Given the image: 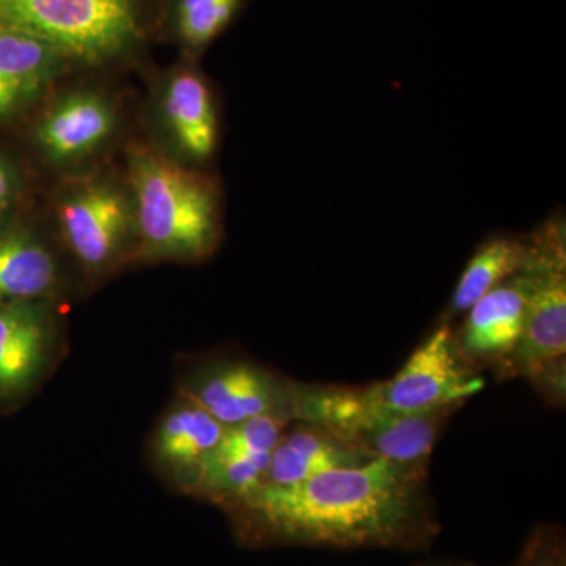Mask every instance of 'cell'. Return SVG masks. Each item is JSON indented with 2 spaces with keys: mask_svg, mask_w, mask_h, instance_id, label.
<instances>
[{
  "mask_svg": "<svg viewBox=\"0 0 566 566\" xmlns=\"http://www.w3.org/2000/svg\"><path fill=\"white\" fill-rule=\"evenodd\" d=\"M163 112L175 142L193 159L210 158L218 142V118L202 77L182 71L167 84Z\"/></svg>",
  "mask_w": 566,
  "mask_h": 566,
  "instance_id": "obj_16",
  "label": "cell"
},
{
  "mask_svg": "<svg viewBox=\"0 0 566 566\" xmlns=\"http://www.w3.org/2000/svg\"><path fill=\"white\" fill-rule=\"evenodd\" d=\"M132 218L125 196L106 182L84 186L59 205V221L66 243L92 271L114 262L125 243Z\"/></svg>",
  "mask_w": 566,
  "mask_h": 566,
  "instance_id": "obj_7",
  "label": "cell"
},
{
  "mask_svg": "<svg viewBox=\"0 0 566 566\" xmlns=\"http://www.w3.org/2000/svg\"><path fill=\"white\" fill-rule=\"evenodd\" d=\"M543 566H560V565H543Z\"/></svg>",
  "mask_w": 566,
  "mask_h": 566,
  "instance_id": "obj_22",
  "label": "cell"
},
{
  "mask_svg": "<svg viewBox=\"0 0 566 566\" xmlns=\"http://www.w3.org/2000/svg\"><path fill=\"white\" fill-rule=\"evenodd\" d=\"M129 180L133 218L148 255L196 259L210 251L218 230L210 182L144 148L129 159Z\"/></svg>",
  "mask_w": 566,
  "mask_h": 566,
  "instance_id": "obj_2",
  "label": "cell"
},
{
  "mask_svg": "<svg viewBox=\"0 0 566 566\" xmlns=\"http://www.w3.org/2000/svg\"><path fill=\"white\" fill-rule=\"evenodd\" d=\"M565 256V240L549 245L535 266L495 286L469 308L461 345L475 359H506L523 333L528 301L547 263Z\"/></svg>",
  "mask_w": 566,
  "mask_h": 566,
  "instance_id": "obj_6",
  "label": "cell"
},
{
  "mask_svg": "<svg viewBox=\"0 0 566 566\" xmlns=\"http://www.w3.org/2000/svg\"><path fill=\"white\" fill-rule=\"evenodd\" d=\"M368 460L371 458L344 444L322 428L307 423L282 434L271 455L264 485H292L322 472L353 468Z\"/></svg>",
  "mask_w": 566,
  "mask_h": 566,
  "instance_id": "obj_13",
  "label": "cell"
},
{
  "mask_svg": "<svg viewBox=\"0 0 566 566\" xmlns=\"http://www.w3.org/2000/svg\"><path fill=\"white\" fill-rule=\"evenodd\" d=\"M61 57L35 36L0 28V118L39 95L54 76Z\"/></svg>",
  "mask_w": 566,
  "mask_h": 566,
  "instance_id": "obj_14",
  "label": "cell"
},
{
  "mask_svg": "<svg viewBox=\"0 0 566 566\" xmlns=\"http://www.w3.org/2000/svg\"><path fill=\"white\" fill-rule=\"evenodd\" d=\"M0 28L87 63L115 57L139 33L134 0H0Z\"/></svg>",
  "mask_w": 566,
  "mask_h": 566,
  "instance_id": "obj_4",
  "label": "cell"
},
{
  "mask_svg": "<svg viewBox=\"0 0 566 566\" xmlns=\"http://www.w3.org/2000/svg\"><path fill=\"white\" fill-rule=\"evenodd\" d=\"M566 353L565 256L547 263L528 301L523 333L505 365L515 375L536 376L564 359Z\"/></svg>",
  "mask_w": 566,
  "mask_h": 566,
  "instance_id": "obj_9",
  "label": "cell"
},
{
  "mask_svg": "<svg viewBox=\"0 0 566 566\" xmlns=\"http://www.w3.org/2000/svg\"><path fill=\"white\" fill-rule=\"evenodd\" d=\"M182 397L199 405L223 427L259 416H292V395L273 376L248 364L218 365L202 371L185 387Z\"/></svg>",
  "mask_w": 566,
  "mask_h": 566,
  "instance_id": "obj_8",
  "label": "cell"
},
{
  "mask_svg": "<svg viewBox=\"0 0 566 566\" xmlns=\"http://www.w3.org/2000/svg\"><path fill=\"white\" fill-rule=\"evenodd\" d=\"M226 427L208 415L199 405L182 397L159 423L156 430L155 457L163 465L177 474L196 476Z\"/></svg>",
  "mask_w": 566,
  "mask_h": 566,
  "instance_id": "obj_15",
  "label": "cell"
},
{
  "mask_svg": "<svg viewBox=\"0 0 566 566\" xmlns=\"http://www.w3.org/2000/svg\"><path fill=\"white\" fill-rule=\"evenodd\" d=\"M11 189H13V182H11L9 169L0 161V211L9 205Z\"/></svg>",
  "mask_w": 566,
  "mask_h": 566,
  "instance_id": "obj_21",
  "label": "cell"
},
{
  "mask_svg": "<svg viewBox=\"0 0 566 566\" xmlns=\"http://www.w3.org/2000/svg\"><path fill=\"white\" fill-rule=\"evenodd\" d=\"M243 6V0H181L178 17L182 40L200 48L226 31Z\"/></svg>",
  "mask_w": 566,
  "mask_h": 566,
  "instance_id": "obj_20",
  "label": "cell"
},
{
  "mask_svg": "<svg viewBox=\"0 0 566 566\" xmlns=\"http://www.w3.org/2000/svg\"><path fill=\"white\" fill-rule=\"evenodd\" d=\"M289 415L259 416L232 427H226L221 441L207 458L232 460V458L271 457L289 424Z\"/></svg>",
  "mask_w": 566,
  "mask_h": 566,
  "instance_id": "obj_19",
  "label": "cell"
},
{
  "mask_svg": "<svg viewBox=\"0 0 566 566\" xmlns=\"http://www.w3.org/2000/svg\"><path fill=\"white\" fill-rule=\"evenodd\" d=\"M57 282L54 259L32 237H0V300L25 301L46 296Z\"/></svg>",
  "mask_w": 566,
  "mask_h": 566,
  "instance_id": "obj_17",
  "label": "cell"
},
{
  "mask_svg": "<svg viewBox=\"0 0 566 566\" xmlns=\"http://www.w3.org/2000/svg\"><path fill=\"white\" fill-rule=\"evenodd\" d=\"M114 123V111L102 96L77 92L48 111L36 137L52 161H73L98 148Z\"/></svg>",
  "mask_w": 566,
  "mask_h": 566,
  "instance_id": "obj_11",
  "label": "cell"
},
{
  "mask_svg": "<svg viewBox=\"0 0 566 566\" xmlns=\"http://www.w3.org/2000/svg\"><path fill=\"white\" fill-rule=\"evenodd\" d=\"M270 464L271 457L232 460L207 458L192 480L205 493L243 501L264 485Z\"/></svg>",
  "mask_w": 566,
  "mask_h": 566,
  "instance_id": "obj_18",
  "label": "cell"
},
{
  "mask_svg": "<svg viewBox=\"0 0 566 566\" xmlns=\"http://www.w3.org/2000/svg\"><path fill=\"white\" fill-rule=\"evenodd\" d=\"M553 237L554 227L549 226L545 233L531 243L510 237L486 241L472 256L458 282L450 304V316L468 312L495 286L535 266L545 255Z\"/></svg>",
  "mask_w": 566,
  "mask_h": 566,
  "instance_id": "obj_12",
  "label": "cell"
},
{
  "mask_svg": "<svg viewBox=\"0 0 566 566\" xmlns=\"http://www.w3.org/2000/svg\"><path fill=\"white\" fill-rule=\"evenodd\" d=\"M450 409L405 415L370 403L364 389H307L292 395L290 412L371 460L422 472Z\"/></svg>",
  "mask_w": 566,
  "mask_h": 566,
  "instance_id": "obj_3",
  "label": "cell"
},
{
  "mask_svg": "<svg viewBox=\"0 0 566 566\" xmlns=\"http://www.w3.org/2000/svg\"><path fill=\"white\" fill-rule=\"evenodd\" d=\"M50 327L40 308L0 300V397L33 385L50 353Z\"/></svg>",
  "mask_w": 566,
  "mask_h": 566,
  "instance_id": "obj_10",
  "label": "cell"
},
{
  "mask_svg": "<svg viewBox=\"0 0 566 566\" xmlns=\"http://www.w3.org/2000/svg\"><path fill=\"white\" fill-rule=\"evenodd\" d=\"M485 382L460 363L449 326L436 331L390 381L364 389L370 403L387 411L424 412L455 408Z\"/></svg>",
  "mask_w": 566,
  "mask_h": 566,
  "instance_id": "obj_5",
  "label": "cell"
},
{
  "mask_svg": "<svg viewBox=\"0 0 566 566\" xmlns=\"http://www.w3.org/2000/svg\"><path fill=\"white\" fill-rule=\"evenodd\" d=\"M422 472L386 460L333 469L292 485H263L243 499L277 534L352 546L398 538L415 520Z\"/></svg>",
  "mask_w": 566,
  "mask_h": 566,
  "instance_id": "obj_1",
  "label": "cell"
}]
</instances>
